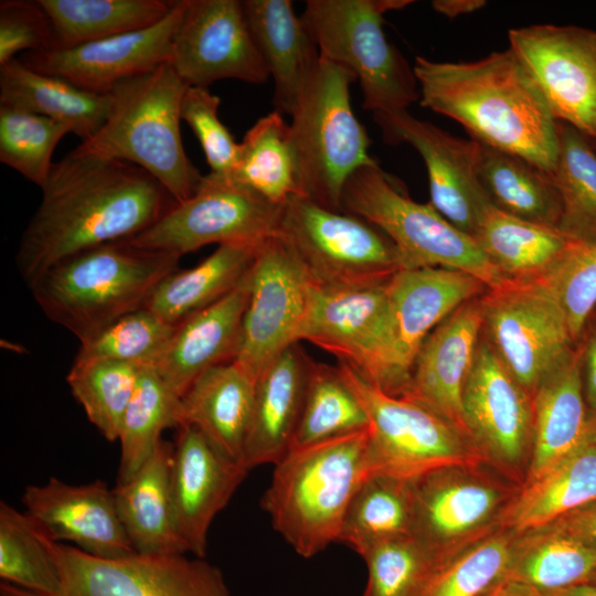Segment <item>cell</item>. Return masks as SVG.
Here are the masks:
<instances>
[{
    "instance_id": "obj_46",
    "label": "cell",
    "mask_w": 596,
    "mask_h": 596,
    "mask_svg": "<svg viewBox=\"0 0 596 596\" xmlns=\"http://www.w3.org/2000/svg\"><path fill=\"white\" fill-rule=\"evenodd\" d=\"M0 577L35 594H51L60 586L46 535L25 512L4 501L0 503Z\"/></svg>"
},
{
    "instance_id": "obj_20",
    "label": "cell",
    "mask_w": 596,
    "mask_h": 596,
    "mask_svg": "<svg viewBox=\"0 0 596 596\" xmlns=\"http://www.w3.org/2000/svg\"><path fill=\"white\" fill-rule=\"evenodd\" d=\"M373 119L385 142H406L416 149L427 169L429 203L473 237L483 211L491 203L477 172L478 142L457 138L407 110L373 115Z\"/></svg>"
},
{
    "instance_id": "obj_14",
    "label": "cell",
    "mask_w": 596,
    "mask_h": 596,
    "mask_svg": "<svg viewBox=\"0 0 596 596\" xmlns=\"http://www.w3.org/2000/svg\"><path fill=\"white\" fill-rule=\"evenodd\" d=\"M283 206L231 178L207 173L189 199L127 241L180 257L210 244L259 246L278 233Z\"/></svg>"
},
{
    "instance_id": "obj_7",
    "label": "cell",
    "mask_w": 596,
    "mask_h": 596,
    "mask_svg": "<svg viewBox=\"0 0 596 596\" xmlns=\"http://www.w3.org/2000/svg\"><path fill=\"white\" fill-rule=\"evenodd\" d=\"M341 211L379 227L396 246L406 268L462 270L480 279L488 289L509 284L472 236L457 228L429 202L414 201L377 162L358 169L348 179Z\"/></svg>"
},
{
    "instance_id": "obj_4",
    "label": "cell",
    "mask_w": 596,
    "mask_h": 596,
    "mask_svg": "<svg viewBox=\"0 0 596 596\" xmlns=\"http://www.w3.org/2000/svg\"><path fill=\"white\" fill-rule=\"evenodd\" d=\"M180 258L127 240L110 242L57 263L28 286L43 313L82 341L143 308Z\"/></svg>"
},
{
    "instance_id": "obj_35",
    "label": "cell",
    "mask_w": 596,
    "mask_h": 596,
    "mask_svg": "<svg viewBox=\"0 0 596 596\" xmlns=\"http://www.w3.org/2000/svg\"><path fill=\"white\" fill-rule=\"evenodd\" d=\"M259 246H217L196 266L184 270L177 269L164 277L153 289L145 307L169 323H179L237 287Z\"/></svg>"
},
{
    "instance_id": "obj_27",
    "label": "cell",
    "mask_w": 596,
    "mask_h": 596,
    "mask_svg": "<svg viewBox=\"0 0 596 596\" xmlns=\"http://www.w3.org/2000/svg\"><path fill=\"white\" fill-rule=\"evenodd\" d=\"M311 361L291 344L257 376L243 465L249 471L277 464L291 449Z\"/></svg>"
},
{
    "instance_id": "obj_26",
    "label": "cell",
    "mask_w": 596,
    "mask_h": 596,
    "mask_svg": "<svg viewBox=\"0 0 596 596\" xmlns=\"http://www.w3.org/2000/svg\"><path fill=\"white\" fill-rule=\"evenodd\" d=\"M247 302L245 275L226 296L175 324L151 368L179 397L202 373L235 359Z\"/></svg>"
},
{
    "instance_id": "obj_21",
    "label": "cell",
    "mask_w": 596,
    "mask_h": 596,
    "mask_svg": "<svg viewBox=\"0 0 596 596\" xmlns=\"http://www.w3.org/2000/svg\"><path fill=\"white\" fill-rule=\"evenodd\" d=\"M188 1L174 0L171 11L149 28L71 47L26 52L21 61L79 88L108 94L119 82L170 62L172 40Z\"/></svg>"
},
{
    "instance_id": "obj_60",
    "label": "cell",
    "mask_w": 596,
    "mask_h": 596,
    "mask_svg": "<svg viewBox=\"0 0 596 596\" xmlns=\"http://www.w3.org/2000/svg\"><path fill=\"white\" fill-rule=\"evenodd\" d=\"M594 417H595V419H596V416H594Z\"/></svg>"
},
{
    "instance_id": "obj_48",
    "label": "cell",
    "mask_w": 596,
    "mask_h": 596,
    "mask_svg": "<svg viewBox=\"0 0 596 596\" xmlns=\"http://www.w3.org/2000/svg\"><path fill=\"white\" fill-rule=\"evenodd\" d=\"M174 328L175 324L143 307L79 341L74 361L110 360L151 366Z\"/></svg>"
},
{
    "instance_id": "obj_11",
    "label": "cell",
    "mask_w": 596,
    "mask_h": 596,
    "mask_svg": "<svg viewBox=\"0 0 596 596\" xmlns=\"http://www.w3.org/2000/svg\"><path fill=\"white\" fill-rule=\"evenodd\" d=\"M487 466H448L412 480V536L436 564L501 529L521 486Z\"/></svg>"
},
{
    "instance_id": "obj_38",
    "label": "cell",
    "mask_w": 596,
    "mask_h": 596,
    "mask_svg": "<svg viewBox=\"0 0 596 596\" xmlns=\"http://www.w3.org/2000/svg\"><path fill=\"white\" fill-rule=\"evenodd\" d=\"M55 35L56 47H71L138 31L160 22L174 0H39Z\"/></svg>"
},
{
    "instance_id": "obj_10",
    "label": "cell",
    "mask_w": 596,
    "mask_h": 596,
    "mask_svg": "<svg viewBox=\"0 0 596 596\" xmlns=\"http://www.w3.org/2000/svg\"><path fill=\"white\" fill-rule=\"evenodd\" d=\"M338 370L366 413L373 473L414 480L448 466L488 465L471 439L428 407L383 392L344 363Z\"/></svg>"
},
{
    "instance_id": "obj_22",
    "label": "cell",
    "mask_w": 596,
    "mask_h": 596,
    "mask_svg": "<svg viewBox=\"0 0 596 596\" xmlns=\"http://www.w3.org/2000/svg\"><path fill=\"white\" fill-rule=\"evenodd\" d=\"M25 513L53 542L63 541L94 556L136 553L119 519L113 489L102 480L73 486L52 477L23 492Z\"/></svg>"
},
{
    "instance_id": "obj_2",
    "label": "cell",
    "mask_w": 596,
    "mask_h": 596,
    "mask_svg": "<svg viewBox=\"0 0 596 596\" xmlns=\"http://www.w3.org/2000/svg\"><path fill=\"white\" fill-rule=\"evenodd\" d=\"M413 70L422 107L456 120L470 139L553 174L558 120L510 47L467 63L417 56Z\"/></svg>"
},
{
    "instance_id": "obj_15",
    "label": "cell",
    "mask_w": 596,
    "mask_h": 596,
    "mask_svg": "<svg viewBox=\"0 0 596 596\" xmlns=\"http://www.w3.org/2000/svg\"><path fill=\"white\" fill-rule=\"evenodd\" d=\"M246 281L248 302L233 361L257 379L283 351L299 342L312 281L278 233L259 246Z\"/></svg>"
},
{
    "instance_id": "obj_18",
    "label": "cell",
    "mask_w": 596,
    "mask_h": 596,
    "mask_svg": "<svg viewBox=\"0 0 596 596\" xmlns=\"http://www.w3.org/2000/svg\"><path fill=\"white\" fill-rule=\"evenodd\" d=\"M510 49L529 71L552 114L596 139V32L534 24L509 31Z\"/></svg>"
},
{
    "instance_id": "obj_25",
    "label": "cell",
    "mask_w": 596,
    "mask_h": 596,
    "mask_svg": "<svg viewBox=\"0 0 596 596\" xmlns=\"http://www.w3.org/2000/svg\"><path fill=\"white\" fill-rule=\"evenodd\" d=\"M488 287L462 270L421 267L398 270L386 284L396 360L411 382L416 355L430 332Z\"/></svg>"
},
{
    "instance_id": "obj_43",
    "label": "cell",
    "mask_w": 596,
    "mask_h": 596,
    "mask_svg": "<svg viewBox=\"0 0 596 596\" xmlns=\"http://www.w3.org/2000/svg\"><path fill=\"white\" fill-rule=\"evenodd\" d=\"M368 428L366 413L340 374L338 366L311 361L302 411L291 449Z\"/></svg>"
},
{
    "instance_id": "obj_51",
    "label": "cell",
    "mask_w": 596,
    "mask_h": 596,
    "mask_svg": "<svg viewBox=\"0 0 596 596\" xmlns=\"http://www.w3.org/2000/svg\"><path fill=\"white\" fill-rule=\"evenodd\" d=\"M221 99L207 87L188 86L180 107L185 121L198 138L210 173L231 178L235 168L240 143L219 117Z\"/></svg>"
},
{
    "instance_id": "obj_31",
    "label": "cell",
    "mask_w": 596,
    "mask_h": 596,
    "mask_svg": "<svg viewBox=\"0 0 596 596\" xmlns=\"http://www.w3.org/2000/svg\"><path fill=\"white\" fill-rule=\"evenodd\" d=\"M473 237L501 277L514 284L542 280L582 244L560 227L515 217L492 203Z\"/></svg>"
},
{
    "instance_id": "obj_34",
    "label": "cell",
    "mask_w": 596,
    "mask_h": 596,
    "mask_svg": "<svg viewBox=\"0 0 596 596\" xmlns=\"http://www.w3.org/2000/svg\"><path fill=\"white\" fill-rule=\"evenodd\" d=\"M593 417V416H592ZM596 501V419L585 441L538 480L522 485L505 509L501 529L522 533Z\"/></svg>"
},
{
    "instance_id": "obj_1",
    "label": "cell",
    "mask_w": 596,
    "mask_h": 596,
    "mask_svg": "<svg viewBox=\"0 0 596 596\" xmlns=\"http://www.w3.org/2000/svg\"><path fill=\"white\" fill-rule=\"evenodd\" d=\"M40 189L41 202L15 254L28 285L75 254L132 238L177 203L140 167L75 149L54 162Z\"/></svg>"
},
{
    "instance_id": "obj_55",
    "label": "cell",
    "mask_w": 596,
    "mask_h": 596,
    "mask_svg": "<svg viewBox=\"0 0 596 596\" xmlns=\"http://www.w3.org/2000/svg\"><path fill=\"white\" fill-rule=\"evenodd\" d=\"M486 4L483 0H434L432 2L436 12L451 19L475 12Z\"/></svg>"
},
{
    "instance_id": "obj_53",
    "label": "cell",
    "mask_w": 596,
    "mask_h": 596,
    "mask_svg": "<svg viewBox=\"0 0 596 596\" xmlns=\"http://www.w3.org/2000/svg\"><path fill=\"white\" fill-rule=\"evenodd\" d=\"M547 525L596 549V501L582 505Z\"/></svg>"
},
{
    "instance_id": "obj_41",
    "label": "cell",
    "mask_w": 596,
    "mask_h": 596,
    "mask_svg": "<svg viewBox=\"0 0 596 596\" xmlns=\"http://www.w3.org/2000/svg\"><path fill=\"white\" fill-rule=\"evenodd\" d=\"M181 425V397L162 382L151 366H143L119 429L117 482L128 481L147 462L162 441L164 429Z\"/></svg>"
},
{
    "instance_id": "obj_29",
    "label": "cell",
    "mask_w": 596,
    "mask_h": 596,
    "mask_svg": "<svg viewBox=\"0 0 596 596\" xmlns=\"http://www.w3.org/2000/svg\"><path fill=\"white\" fill-rule=\"evenodd\" d=\"M242 6L274 81L275 110L291 116L319 64V49L290 0H244Z\"/></svg>"
},
{
    "instance_id": "obj_24",
    "label": "cell",
    "mask_w": 596,
    "mask_h": 596,
    "mask_svg": "<svg viewBox=\"0 0 596 596\" xmlns=\"http://www.w3.org/2000/svg\"><path fill=\"white\" fill-rule=\"evenodd\" d=\"M482 330V295L456 309L422 344L407 396L428 407L469 439L462 394ZM472 441V440H471Z\"/></svg>"
},
{
    "instance_id": "obj_58",
    "label": "cell",
    "mask_w": 596,
    "mask_h": 596,
    "mask_svg": "<svg viewBox=\"0 0 596 596\" xmlns=\"http://www.w3.org/2000/svg\"><path fill=\"white\" fill-rule=\"evenodd\" d=\"M588 583L595 584V585H596V571H595L594 574L590 576Z\"/></svg>"
},
{
    "instance_id": "obj_54",
    "label": "cell",
    "mask_w": 596,
    "mask_h": 596,
    "mask_svg": "<svg viewBox=\"0 0 596 596\" xmlns=\"http://www.w3.org/2000/svg\"><path fill=\"white\" fill-rule=\"evenodd\" d=\"M581 366L583 392L586 406L592 416H596V316L587 322L582 339Z\"/></svg>"
},
{
    "instance_id": "obj_47",
    "label": "cell",
    "mask_w": 596,
    "mask_h": 596,
    "mask_svg": "<svg viewBox=\"0 0 596 596\" xmlns=\"http://www.w3.org/2000/svg\"><path fill=\"white\" fill-rule=\"evenodd\" d=\"M72 129L57 120L0 105V161L42 187L53 151Z\"/></svg>"
},
{
    "instance_id": "obj_33",
    "label": "cell",
    "mask_w": 596,
    "mask_h": 596,
    "mask_svg": "<svg viewBox=\"0 0 596 596\" xmlns=\"http://www.w3.org/2000/svg\"><path fill=\"white\" fill-rule=\"evenodd\" d=\"M0 105L61 121L84 141L105 124L111 95L79 88L14 58L0 65Z\"/></svg>"
},
{
    "instance_id": "obj_40",
    "label": "cell",
    "mask_w": 596,
    "mask_h": 596,
    "mask_svg": "<svg viewBox=\"0 0 596 596\" xmlns=\"http://www.w3.org/2000/svg\"><path fill=\"white\" fill-rule=\"evenodd\" d=\"M412 480L372 473L350 502L339 542L362 556L376 544L412 535Z\"/></svg>"
},
{
    "instance_id": "obj_8",
    "label": "cell",
    "mask_w": 596,
    "mask_h": 596,
    "mask_svg": "<svg viewBox=\"0 0 596 596\" xmlns=\"http://www.w3.org/2000/svg\"><path fill=\"white\" fill-rule=\"evenodd\" d=\"M355 81L348 68L320 56L291 115L299 194L333 211H341L343 188L353 172L377 162L351 106Z\"/></svg>"
},
{
    "instance_id": "obj_50",
    "label": "cell",
    "mask_w": 596,
    "mask_h": 596,
    "mask_svg": "<svg viewBox=\"0 0 596 596\" xmlns=\"http://www.w3.org/2000/svg\"><path fill=\"white\" fill-rule=\"evenodd\" d=\"M558 305L571 338L578 344L596 311V242L581 244L540 281Z\"/></svg>"
},
{
    "instance_id": "obj_44",
    "label": "cell",
    "mask_w": 596,
    "mask_h": 596,
    "mask_svg": "<svg viewBox=\"0 0 596 596\" xmlns=\"http://www.w3.org/2000/svg\"><path fill=\"white\" fill-rule=\"evenodd\" d=\"M143 366L120 361H73L66 382L88 421L109 441L118 440L126 408Z\"/></svg>"
},
{
    "instance_id": "obj_19",
    "label": "cell",
    "mask_w": 596,
    "mask_h": 596,
    "mask_svg": "<svg viewBox=\"0 0 596 596\" xmlns=\"http://www.w3.org/2000/svg\"><path fill=\"white\" fill-rule=\"evenodd\" d=\"M169 63L188 86L209 88L225 78L264 84L270 77L238 0H189Z\"/></svg>"
},
{
    "instance_id": "obj_5",
    "label": "cell",
    "mask_w": 596,
    "mask_h": 596,
    "mask_svg": "<svg viewBox=\"0 0 596 596\" xmlns=\"http://www.w3.org/2000/svg\"><path fill=\"white\" fill-rule=\"evenodd\" d=\"M187 88L170 63L119 82L109 92L105 124L75 150L136 164L177 203L185 201L203 177L188 158L181 137L180 107Z\"/></svg>"
},
{
    "instance_id": "obj_62",
    "label": "cell",
    "mask_w": 596,
    "mask_h": 596,
    "mask_svg": "<svg viewBox=\"0 0 596 596\" xmlns=\"http://www.w3.org/2000/svg\"><path fill=\"white\" fill-rule=\"evenodd\" d=\"M593 316H594V315H593ZM595 316H596V313H595Z\"/></svg>"
},
{
    "instance_id": "obj_37",
    "label": "cell",
    "mask_w": 596,
    "mask_h": 596,
    "mask_svg": "<svg viewBox=\"0 0 596 596\" xmlns=\"http://www.w3.org/2000/svg\"><path fill=\"white\" fill-rule=\"evenodd\" d=\"M596 571V549L549 526L515 533L507 578L540 596L588 583Z\"/></svg>"
},
{
    "instance_id": "obj_9",
    "label": "cell",
    "mask_w": 596,
    "mask_h": 596,
    "mask_svg": "<svg viewBox=\"0 0 596 596\" xmlns=\"http://www.w3.org/2000/svg\"><path fill=\"white\" fill-rule=\"evenodd\" d=\"M278 234L291 246L315 286H383L405 263L374 224L296 194L283 206Z\"/></svg>"
},
{
    "instance_id": "obj_6",
    "label": "cell",
    "mask_w": 596,
    "mask_h": 596,
    "mask_svg": "<svg viewBox=\"0 0 596 596\" xmlns=\"http://www.w3.org/2000/svg\"><path fill=\"white\" fill-rule=\"evenodd\" d=\"M412 0H308L301 20L320 56L359 81L362 106L373 115L406 111L419 102L413 66L387 40L384 14Z\"/></svg>"
},
{
    "instance_id": "obj_45",
    "label": "cell",
    "mask_w": 596,
    "mask_h": 596,
    "mask_svg": "<svg viewBox=\"0 0 596 596\" xmlns=\"http://www.w3.org/2000/svg\"><path fill=\"white\" fill-rule=\"evenodd\" d=\"M515 533L499 529L436 564L416 596H486L507 579Z\"/></svg>"
},
{
    "instance_id": "obj_17",
    "label": "cell",
    "mask_w": 596,
    "mask_h": 596,
    "mask_svg": "<svg viewBox=\"0 0 596 596\" xmlns=\"http://www.w3.org/2000/svg\"><path fill=\"white\" fill-rule=\"evenodd\" d=\"M464 421L487 464L524 483L532 451V397L499 361L481 330L462 394Z\"/></svg>"
},
{
    "instance_id": "obj_28",
    "label": "cell",
    "mask_w": 596,
    "mask_h": 596,
    "mask_svg": "<svg viewBox=\"0 0 596 596\" xmlns=\"http://www.w3.org/2000/svg\"><path fill=\"white\" fill-rule=\"evenodd\" d=\"M532 451L524 483L555 468L590 432L593 417L584 398L579 344L542 379L532 396Z\"/></svg>"
},
{
    "instance_id": "obj_42",
    "label": "cell",
    "mask_w": 596,
    "mask_h": 596,
    "mask_svg": "<svg viewBox=\"0 0 596 596\" xmlns=\"http://www.w3.org/2000/svg\"><path fill=\"white\" fill-rule=\"evenodd\" d=\"M553 179L562 201L560 228L582 244L596 242V148L592 139L558 120Z\"/></svg>"
},
{
    "instance_id": "obj_39",
    "label": "cell",
    "mask_w": 596,
    "mask_h": 596,
    "mask_svg": "<svg viewBox=\"0 0 596 596\" xmlns=\"http://www.w3.org/2000/svg\"><path fill=\"white\" fill-rule=\"evenodd\" d=\"M231 179L277 205L299 194L290 124L281 113L260 117L246 131Z\"/></svg>"
},
{
    "instance_id": "obj_52",
    "label": "cell",
    "mask_w": 596,
    "mask_h": 596,
    "mask_svg": "<svg viewBox=\"0 0 596 596\" xmlns=\"http://www.w3.org/2000/svg\"><path fill=\"white\" fill-rule=\"evenodd\" d=\"M55 46L52 23L39 0L0 2V65L14 60L19 52H43Z\"/></svg>"
},
{
    "instance_id": "obj_56",
    "label": "cell",
    "mask_w": 596,
    "mask_h": 596,
    "mask_svg": "<svg viewBox=\"0 0 596 596\" xmlns=\"http://www.w3.org/2000/svg\"><path fill=\"white\" fill-rule=\"evenodd\" d=\"M486 596H540L536 592L511 579H504Z\"/></svg>"
},
{
    "instance_id": "obj_3",
    "label": "cell",
    "mask_w": 596,
    "mask_h": 596,
    "mask_svg": "<svg viewBox=\"0 0 596 596\" xmlns=\"http://www.w3.org/2000/svg\"><path fill=\"white\" fill-rule=\"evenodd\" d=\"M372 473L369 428L295 448L274 465L262 507L295 552L309 558L339 542L350 502Z\"/></svg>"
},
{
    "instance_id": "obj_13",
    "label": "cell",
    "mask_w": 596,
    "mask_h": 596,
    "mask_svg": "<svg viewBox=\"0 0 596 596\" xmlns=\"http://www.w3.org/2000/svg\"><path fill=\"white\" fill-rule=\"evenodd\" d=\"M339 358L383 392L404 395L409 381L401 372L386 284L365 288H321L312 284L299 341Z\"/></svg>"
},
{
    "instance_id": "obj_61",
    "label": "cell",
    "mask_w": 596,
    "mask_h": 596,
    "mask_svg": "<svg viewBox=\"0 0 596 596\" xmlns=\"http://www.w3.org/2000/svg\"><path fill=\"white\" fill-rule=\"evenodd\" d=\"M595 313H596V311H595ZM595 313H594V315H595Z\"/></svg>"
},
{
    "instance_id": "obj_32",
    "label": "cell",
    "mask_w": 596,
    "mask_h": 596,
    "mask_svg": "<svg viewBox=\"0 0 596 596\" xmlns=\"http://www.w3.org/2000/svg\"><path fill=\"white\" fill-rule=\"evenodd\" d=\"M173 448L162 439L136 475L113 489L119 519L137 553H188L177 530L170 493Z\"/></svg>"
},
{
    "instance_id": "obj_57",
    "label": "cell",
    "mask_w": 596,
    "mask_h": 596,
    "mask_svg": "<svg viewBox=\"0 0 596 596\" xmlns=\"http://www.w3.org/2000/svg\"><path fill=\"white\" fill-rule=\"evenodd\" d=\"M550 596H596V585L590 583H583Z\"/></svg>"
},
{
    "instance_id": "obj_12",
    "label": "cell",
    "mask_w": 596,
    "mask_h": 596,
    "mask_svg": "<svg viewBox=\"0 0 596 596\" xmlns=\"http://www.w3.org/2000/svg\"><path fill=\"white\" fill-rule=\"evenodd\" d=\"M46 544L60 573L51 594L0 584V596H230L219 567L184 554H141L104 558L75 546Z\"/></svg>"
},
{
    "instance_id": "obj_59",
    "label": "cell",
    "mask_w": 596,
    "mask_h": 596,
    "mask_svg": "<svg viewBox=\"0 0 596 596\" xmlns=\"http://www.w3.org/2000/svg\"><path fill=\"white\" fill-rule=\"evenodd\" d=\"M593 142H594V145H595V148H596V139H595V140H593Z\"/></svg>"
},
{
    "instance_id": "obj_23",
    "label": "cell",
    "mask_w": 596,
    "mask_h": 596,
    "mask_svg": "<svg viewBox=\"0 0 596 596\" xmlns=\"http://www.w3.org/2000/svg\"><path fill=\"white\" fill-rule=\"evenodd\" d=\"M178 429L170 466L174 519L187 552L202 558L213 519L248 470L222 456L195 427Z\"/></svg>"
},
{
    "instance_id": "obj_36",
    "label": "cell",
    "mask_w": 596,
    "mask_h": 596,
    "mask_svg": "<svg viewBox=\"0 0 596 596\" xmlns=\"http://www.w3.org/2000/svg\"><path fill=\"white\" fill-rule=\"evenodd\" d=\"M477 172L490 202L501 211L560 226L562 201L551 173L522 157L479 142Z\"/></svg>"
},
{
    "instance_id": "obj_30",
    "label": "cell",
    "mask_w": 596,
    "mask_h": 596,
    "mask_svg": "<svg viewBox=\"0 0 596 596\" xmlns=\"http://www.w3.org/2000/svg\"><path fill=\"white\" fill-rule=\"evenodd\" d=\"M255 385L235 361L209 369L181 397V426L195 427L222 456L244 467Z\"/></svg>"
},
{
    "instance_id": "obj_49",
    "label": "cell",
    "mask_w": 596,
    "mask_h": 596,
    "mask_svg": "<svg viewBox=\"0 0 596 596\" xmlns=\"http://www.w3.org/2000/svg\"><path fill=\"white\" fill-rule=\"evenodd\" d=\"M361 557L368 570L362 596H416L436 565L412 535L376 544Z\"/></svg>"
},
{
    "instance_id": "obj_16",
    "label": "cell",
    "mask_w": 596,
    "mask_h": 596,
    "mask_svg": "<svg viewBox=\"0 0 596 596\" xmlns=\"http://www.w3.org/2000/svg\"><path fill=\"white\" fill-rule=\"evenodd\" d=\"M482 334L531 397L542 379L577 345L558 305L539 283L487 289Z\"/></svg>"
}]
</instances>
